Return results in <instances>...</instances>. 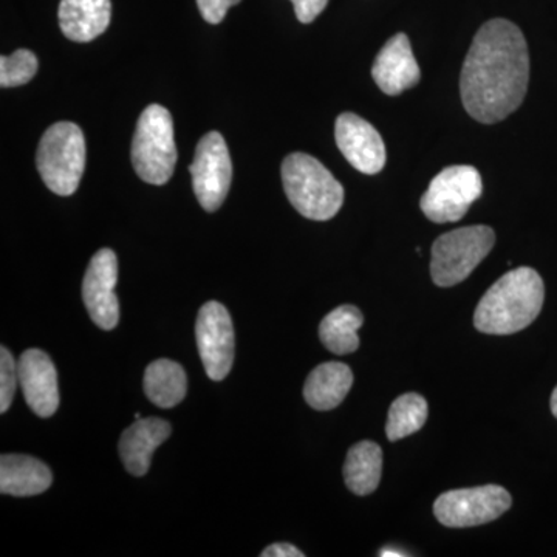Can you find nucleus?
Returning a JSON list of instances; mask_svg holds the SVG:
<instances>
[{"label": "nucleus", "mask_w": 557, "mask_h": 557, "mask_svg": "<svg viewBox=\"0 0 557 557\" xmlns=\"http://www.w3.org/2000/svg\"><path fill=\"white\" fill-rule=\"evenodd\" d=\"M528 83L530 54L523 33L507 20L486 22L461 69V101L469 115L483 124L508 119L525 100Z\"/></svg>", "instance_id": "obj_1"}, {"label": "nucleus", "mask_w": 557, "mask_h": 557, "mask_svg": "<svg viewBox=\"0 0 557 557\" xmlns=\"http://www.w3.org/2000/svg\"><path fill=\"white\" fill-rule=\"evenodd\" d=\"M544 281L530 267L508 271L480 299L474 325L487 335H512L527 329L544 307Z\"/></svg>", "instance_id": "obj_2"}, {"label": "nucleus", "mask_w": 557, "mask_h": 557, "mask_svg": "<svg viewBox=\"0 0 557 557\" xmlns=\"http://www.w3.org/2000/svg\"><path fill=\"white\" fill-rule=\"evenodd\" d=\"M282 183L289 203L304 218L324 222L343 208V185L321 161L307 153H292L284 160Z\"/></svg>", "instance_id": "obj_3"}, {"label": "nucleus", "mask_w": 557, "mask_h": 557, "mask_svg": "<svg viewBox=\"0 0 557 557\" xmlns=\"http://www.w3.org/2000/svg\"><path fill=\"white\" fill-rule=\"evenodd\" d=\"M132 163L138 177L150 185L170 182L177 164L174 121L170 110L150 104L139 115L134 141Z\"/></svg>", "instance_id": "obj_4"}, {"label": "nucleus", "mask_w": 557, "mask_h": 557, "mask_svg": "<svg viewBox=\"0 0 557 557\" xmlns=\"http://www.w3.org/2000/svg\"><path fill=\"white\" fill-rule=\"evenodd\" d=\"M36 164L47 188L58 196L76 193L86 168V139L76 124L57 123L40 138Z\"/></svg>", "instance_id": "obj_5"}, {"label": "nucleus", "mask_w": 557, "mask_h": 557, "mask_svg": "<svg viewBox=\"0 0 557 557\" xmlns=\"http://www.w3.org/2000/svg\"><path fill=\"white\" fill-rule=\"evenodd\" d=\"M496 244V234L485 225L467 226L443 234L432 245L431 274L438 287L460 284Z\"/></svg>", "instance_id": "obj_6"}, {"label": "nucleus", "mask_w": 557, "mask_h": 557, "mask_svg": "<svg viewBox=\"0 0 557 557\" xmlns=\"http://www.w3.org/2000/svg\"><path fill=\"white\" fill-rule=\"evenodd\" d=\"M482 190V177L474 166H449L432 180L420 208L431 222H458L480 199Z\"/></svg>", "instance_id": "obj_7"}, {"label": "nucleus", "mask_w": 557, "mask_h": 557, "mask_svg": "<svg viewBox=\"0 0 557 557\" xmlns=\"http://www.w3.org/2000/svg\"><path fill=\"white\" fill-rule=\"evenodd\" d=\"M512 498L505 487L486 485L453 490L435 500L434 515L448 528L479 527L493 522L511 508Z\"/></svg>", "instance_id": "obj_8"}, {"label": "nucleus", "mask_w": 557, "mask_h": 557, "mask_svg": "<svg viewBox=\"0 0 557 557\" xmlns=\"http://www.w3.org/2000/svg\"><path fill=\"white\" fill-rule=\"evenodd\" d=\"M189 171L201 208L208 212L218 211L228 196L233 180L230 150L222 134L209 132L200 139Z\"/></svg>", "instance_id": "obj_9"}, {"label": "nucleus", "mask_w": 557, "mask_h": 557, "mask_svg": "<svg viewBox=\"0 0 557 557\" xmlns=\"http://www.w3.org/2000/svg\"><path fill=\"white\" fill-rule=\"evenodd\" d=\"M197 347L212 381L228 376L234 362V327L228 310L215 300L205 304L196 322Z\"/></svg>", "instance_id": "obj_10"}, {"label": "nucleus", "mask_w": 557, "mask_h": 557, "mask_svg": "<svg viewBox=\"0 0 557 557\" xmlns=\"http://www.w3.org/2000/svg\"><path fill=\"white\" fill-rule=\"evenodd\" d=\"M119 260L115 252L102 248L91 258L83 282V299L91 321L102 330H113L120 322V302L115 295Z\"/></svg>", "instance_id": "obj_11"}, {"label": "nucleus", "mask_w": 557, "mask_h": 557, "mask_svg": "<svg viewBox=\"0 0 557 557\" xmlns=\"http://www.w3.org/2000/svg\"><path fill=\"white\" fill-rule=\"evenodd\" d=\"M336 145L348 163L362 174L375 175L386 164V146L380 132L355 113H343L336 120Z\"/></svg>", "instance_id": "obj_12"}, {"label": "nucleus", "mask_w": 557, "mask_h": 557, "mask_svg": "<svg viewBox=\"0 0 557 557\" xmlns=\"http://www.w3.org/2000/svg\"><path fill=\"white\" fill-rule=\"evenodd\" d=\"M22 394L28 408L38 417L49 418L60 408L58 373L46 351L30 348L17 362Z\"/></svg>", "instance_id": "obj_13"}, {"label": "nucleus", "mask_w": 557, "mask_h": 557, "mask_svg": "<svg viewBox=\"0 0 557 557\" xmlns=\"http://www.w3.org/2000/svg\"><path fill=\"white\" fill-rule=\"evenodd\" d=\"M372 76L376 86L391 97H397L420 83V67L408 35L398 33L387 40L373 62Z\"/></svg>", "instance_id": "obj_14"}, {"label": "nucleus", "mask_w": 557, "mask_h": 557, "mask_svg": "<svg viewBox=\"0 0 557 557\" xmlns=\"http://www.w3.org/2000/svg\"><path fill=\"white\" fill-rule=\"evenodd\" d=\"M171 435V424L161 418H139L123 432L120 456L127 472L135 478L148 474L152 454Z\"/></svg>", "instance_id": "obj_15"}, {"label": "nucleus", "mask_w": 557, "mask_h": 557, "mask_svg": "<svg viewBox=\"0 0 557 557\" xmlns=\"http://www.w3.org/2000/svg\"><path fill=\"white\" fill-rule=\"evenodd\" d=\"M53 475L38 458L22 454H3L0 457V493L14 497H30L46 493Z\"/></svg>", "instance_id": "obj_16"}, {"label": "nucleus", "mask_w": 557, "mask_h": 557, "mask_svg": "<svg viewBox=\"0 0 557 557\" xmlns=\"http://www.w3.org/2000/svg\"><path fill=\"white\" fill-rule=\"evenodd\" d=\"M60 25L73 42H90L108 30L112 17L110 0H61Z\"/></svg>", "instance_id": "obj_17"}, {"label": "nucleus", "mask_w": 557, "mask_h": 557, "mask_svg": "<svg viewBox=\"0 0 557 557\" xmlns=\"http://www.w3.org/2000/svg\"><path fill=\"white\" fill-rule=\"evenodd\" d=\"M354 386V373L343 362L330 361L318 366L304 386V398L311 408L332 410L338 408Z\"/></svg>", "instance_id": "obj_18"}, {"label": "nucleus", "mask_w": 557, "mask_h": 557, "mask_svg": "<svg viewBox=\"0 0 557 557\" xmlns=\"http://www.w3.org/2000/svg\"><path fill=\"white\" fill-rule=\"evenodd\" d=\"M383 472V450L376 443L359 442L348 450L344 480L351 493L369 496L379 487Z\"/></svg>", "instance_id": "obj_19"}, {"label": "nucleus", "mask_w": 557, "mask_h": 557, "mask_svg": "<svg viewBox=\"0 0 557 557\" xmlns=\"http://www.w3.org/2000/svg\"><path fill=\"white\" fill-rule=\"evenodd\" d=\"M188 379L178 362L171 359H157L150 362L145 372V392L153 405L171 409L186 397Z\"/></svg>", "instance_id": "obj_20"}, {"label": "nucleus", "mask_w": 557, "mask_h": 557, "mask_svg": "<svg viewBox=\"0 0 557 557\" xmlns=\"http://www.w3.org/2000/svg\"><path fill=\"white\" fill-rule=\"evenodd\" d=\"M364 317L354 306H341L330 311L319 325V338L327 350L335 355H348L358 350V330Z\"/></svg>", "instance_id": "obj_21"}, {"label": "nucleus", "mask_w": 557, "mask_h": 557, "mask_svg": "<svg viewBox=\"0 0 557 557\" xmlns=\"http://www.w3.org/2000/svg\"><path fill=\"white\" fill-rule=\"evenodd\" d=\"M426 399L418 394H405L388 409L386 434L391 442L409 437L424 426L428 420Z\"/></svg>", "instance_id": "obj_22"}, {"label": "nucleus", "mask_w": 557, "mask_h": 557, "mask_svg": "<svg viewBox=\"0 0 557 557\" xmlns=\"http://www.w3.org/2000/svg\"><path fill=\"white\" fill-rule=\"evenodd\" d=\"M38 58L30 50L14 51L11 57L0 58V86L3 89L24 86L38 73Z\"/></svg>", "instance_id": "obj_23"}, {"label": "nucleus", "mask_w": 557, "mask_h": 557, "mask_svg": "<svg viewBox=\"0 0 557 557\" xmlns=\"http://www.w3.org/2000/svg\"><path fill=\"white\" fill-rule=\"evenodd\" d=\"M20 383V370L7 347L0 348V412L5 413L13 403Z\"/></svg>", "instance_id": "obj_24"}, {"label": "nucleus", "mask_w": 557, "mask_h": 557, "mask_svg": "<svg viewBox=\"0 0 557 557\" xmlns=\"http://www.w3.org/2000/svg\"><path fill=\"white\" fill-rule=\"evenodd\" d=\"M240 0H197L201 17L209 24L218 25L225 20L231 7L237 5Z\"/></svg>", "instance_id": "obj_25"}, {"label": "nucleus", "mask_w": 557, "mask_h": 557, "mask_svg": "<svg viewBox=\"0 0 557 557\" xmlns=\"http://www.w3.org/2000/svg\"><path fill=\"white\" fill-rule=\"evenodd\" d=\"M295 5L296 17L302 24H310L325 10L329 0H292Z\"/></svg>", "instance_id": "obj_26"}, {"label": "nucleus", "mask_w": 557, "mask_h": 557, "mask_svg": "<svg viewBox=\"0 0 557 557\" xmlns=\"http://www.w3.org/2000/svg\"><path fill=\"white\" fill-rule=\"evenodd\" d=\"M302 552L289 544H273L260 553V557H304Z\"/></svg>", "instance_id": "obj_27"}, {"label": "nucleus", "mask_w": 557, "mask_h": 557, "mask_svg": "<svg viewBox=\"0 0 557 557\" xmlns=\"http://www.w3.org/2000/svg\"><path fill=\"white\" fill-rule=\"evenodd\" d=\"M380 556L381 557H403V556H408V555H406V553L398 552V549L383 548L380 552Z\"/></svg>", "instance_id": "obj_28"}, {"label": "nucleus", "mask_w": 557, "mask_h": 557, "mask_svg": "<svg viewBox=\"0 0 557 557\" xmlns=\"http://www.w3.org/2000/svg\"><path fill=\"white\" fill-rule=\"evenodd\" d=\"M549 406H552L553 416L557 418V387L553 391L552 403H549Z\"/></svg>", "instance_id": "obj_29"}]
</instances>
